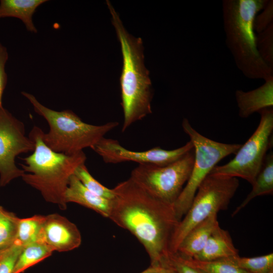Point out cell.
I'll return each instance as SVG.
<instances>
[{
  "instance_id": "obj_1",
  "label": "cell",
  "mask_w": 273,
  "mask_h": 273,
  "mask_svg": "<svg viewBox=\"0 0 273 273\" xmlns=\"http://www.w3.org/2000/svg\"><path fill=\"white\" fill-rule=\"evenodd\" d=\"M112 189L114 198L108 218L139 241L151 265L160 266L169 253L171 237L179 222L173 205L152 196L130 178Z\"/></svg>"
},
{
  "instance_id": "obj_2",
  "label": "cell",
  "mask_w": 273,
  "mask_h": 273,
  "mask_svg": "<svg viewBox=\"0 0 273 273\" xmlns=\"http://www.w3.org/2000/svg\"><path fill=\"white\" fill-rule=\"evenodd\" d=\"M106 4L122 55L120 84L123 112L122 132H124L132 124L152 113V82L144 63L142 38L130 34L110 2L106 1Z\"/></svg>"
},
{
  "instance_id": "obj_3",
  "label": "cell",
  "mask_w": 273,
  "mask_h": 273,
  "mask_svg": "<svg viewBox=\"0 0 273 273\" xmlns=\"http://www.w3.org/2000/svg\"><path fill=\"white\" fill-rule=\"evenodd\" d=\"M43 130L34 126L29 134L34 142L33 153L24 158L20 164L25 173L22 179L40 192L44 200L57 204L62 210L67 208L65 194L71 176L76 169L85 163L86 157L83 151L66 155L56 152L43 142Z\"/></svg>"
},
{
  "instance_id": "obj_4",
  "label": "cell",
  "mask_w": 273,
  "mask_h": 273,
  "mask_svg": "<svg viewBox=\"0 0 273 273\" xmlns=\"http://www.w3.org/2000/svg\"><path fill=\"white\" fill-rule=\"evenodd\" d=\"M268 0H223L225 43L237 68L251 79L273 76L271 68L261 58L256 46L254 21Z\"/></svg>"
},
{
  "instance_id": "obj_5",
  "label": "cell",
  "mask_w": 273,
  "mask_h": 273,
  "mask_svg": "<svg viewBox=\"0 0 273 273\" xmlns=\"http://www.w3.org/2000/svg\"><path fill=\"white\" fill-rule=\"evenodd\" d=\"M22 94L32 104L35 112L47 121L49 131H43L41 138L49 148L57 153L72 155L87 148L92 149L119 124L116 121L102 125L87 123L71 110H53L41 104L32 94L25 92Z\"/></svg>"
},
{
  "instance_id": "obj_6",
  "label": "cell",
  "mask_w": 273,
  "mask_h": 273,
  "mask_svg": "<svg viewBox=\"0 0 273 273\" xmlns=\"http://www.w3.org/2000/svg\"><path fill=\"white\" fill-rule=\"evenodd\" d=\"M239 186L238 178L209 174L198 189L189 209L173 232L169 252L177 251L184 238L195 225L210 215L226 210Z\"/></svg>"
},
{
  "instance_id": "obj_7",
  "label": "cell",
  "mask_w": 273,
  "mask_h": 273,
  "mask_svg": "<svg viewBox=\"0 0 273 273\" xmlns=\"http://www.w3.org/2000/svg\"><path fill=\"white\" fill-rule=\"evenodd\" d=\"M181 125L193 144L194 160L190 177L173 204L179 221L189 209L198 189L213 168L223 158L235 154L242 145L208 139L196 130L186 118L183 119Z\"/></svg>"
},
{
  "instance_id": "obj_8",
  "label": "cell",
  "mask_w": 273,
  "mask_h": 273,
  "mask_svg": "<svg viewBox=\"0 0 273 273\" xmlns=\"http://www.w3.org/2000/svg\"><path fill=\"white\" fill-rule=\"evenodd\" d=\"M259 124L249 139L242 145L235 156L223 165H216L209 174L230 177H240L251 185L259 172L267 152L272 146L273 108L261 110Z\"/></svg>"
},
{
  "instance_id": "obj_9",
  "label": "cell",
  "mask_w": 273,
  "mask_h": 273,
  "mask_svg": "<svg viewBox=\"0 0 273 273\" xmlns=\"http://www.w3.org/2000/svg\"><path fill=\"white\" fill-rule=\"evenodd\" d=\"M194 160L193 149L166 165L139 164L131 171L129 178L152 196L173 205L190 177Z\"/></svg>"
},
{
  "instance_id": "obj_10",
  "label": "cell",
  "mask_w": 273,
  "mask_h": 273,
  "mask_svg": "<svg viewBox=\"0 0 273 273\" xmlns=\"http://www.w3.org/2000/svg\"><path fill=\"white\" fill-rule=\"evenodd\" d=\"M34 142L25 135L23 123L0 107V187L8 185L25 173L16 164V157L33 152Z\"/></svg>"
},
{
  "instance_id": "obj_11",
  "label": "cell",
  "mask_w": 273,
  "mask_h": 273,
  "mask_svg": "<svg viewBox=\"0 0 273 273\" xmlns=\"http://www.w3.org/2000/svg\"><path fill=\"white\" fill-rule=\"evenodd\" d=\"M193 149V144L189 141L184 146L173 150H165L157 147L146 151H134L123 147L117 140L105 137L92 148L106 163L131 161L139 164H152L159 166L176 161Z\"/></svg>"
},
{
  "instance_id": "obj_12",
  "label": "cell",
  "mask_w": 273,
  "mask_h": 273,
  "mask_svg": "<svg viewBox=\"0 0 273 273\" xmlns=\"http://www.w3.org/2000/svg\"><path fill=\"white\" fill-rule=\"evenodd\" d=\"M40 242L54 251L66 252L79 247L81 236L74 223L59 214H52L44 216Z\"/></svg>"
},
{
  "instance_id": "obj_13",
  "label": "cell",
  "mask_w": 273,
  "mask_h": 273,
  "mask_svg": "<svg viewBox=\"0 0 273 273\" xmlns=\"http://www.w3.org/2000/svg\"><path fill=\"white\" fill-rule=\"evenodd\" d=\"M263 84L248 92L237 90L235 97L239 115L247 118L255 112L273 106V76L264 80Z\"/></svg>"
},
{
  "instance_id": "obj_14",
  "label": "cell",
  "mask_w": 273,
  "mask_h": 273,
  "mask_svg": "<svg viewBox=\"0 0 273 273\" xmlns=\"http://www.w3.org/2000/svg\"><path fill=\"white\" fill-rule=\"evenodd\" d=\"M65 199L67 204L75 203L93 210L106 218L109 217L112 200L88 190L74 174L69 179Z\"/></svg>"
},
{
  "instance_id": "obj_15",
  "label": "cell",
  "mask_w": 273,
  "mask_h": 273,
  "mask_svg": "<svg viewBox=\"0 0 273 273\" xmlns=\"http://www.w3.org/2000/svg\"><path fill=\"white\" fill-rule=\"evenodd\" d=\"M219 225L217 214L210 215L189 232L176 252L185 257L194 258L203 249L212 233Z\"/></svg>"
},
{
  "instance_id": "obj_16",
  "label": "cell",
  "mask_w": 273,
  "mask_h": 273,
  "mask_svg": "<svg viewBox=\"0 0 273 273\" xmlns=\"http://www.w3.org/2000/svg\"><path fill=\"white\" fill-rule=\"evenodd\" d=\"M239 255L227 230L217 226L212 233L205 246L194 258L202 261L230 258Z\"/></svg>"
},
{
  "instance_id": "obj_17",
  "label": "cell",
  "mask_w": 273,
  "mask_h": 273,
  "mask_svg": "<svg viewBox=\"0 0 273 273\" xmlns=\"http://www.w3.org/2000/svg\"><path fill=\"white\" fill-rule=\"evenodd\" d=\"M47 1L46 0H1L0 1V19L14 17L20 19L27 30L36 33L32 16L36 9Z\"/></svg>"
},
{
  "instance_id": "obj_18",
  "label": "cell",
  "mask_w": 273,
  "mask_h": 273,
  "mask_svg": "<svg viewBox=\"0 0 273 273\" xmlns=\"http://www.w3.org/2000/svg\"><path fill=\"white\" fill-rule=\"evenodd\" d=\"M252 189L242 202L234 210L236 215L254 198L257 196L272 195L273 193V153L266 154L262 166L252 185Z\"/></svg>"
},
{
  "instance_id": "obj_19",
  "label": "cell",
  "mask_w": 273,
  "mask_h": 273,
  "mask_svg": "<svg viewBox=\"0 0 273 273\" xmlns=\"http://www.w3.org/2000/svg\"><path fill=\"white\" fill-rule=\"evenodd\" d=\"M53 250L43 242H36L23 247L13 273H22L28 268L51 256Z\"/></svg>"
},
{
  "instance_id": "obj_20",
  "label": "cell",
  "mask_w": 273,
  "mask_h": 273,
  "mask_svg": "<svg viewBox=\"0 0 273 273\" xmlns=\"http://www.w3.org/2000/svg\"><path fill=\"white\" fill-rule=\"evenodd\" d=\"M44 216L36 215L18 219L14 242L24 247L30 244L40 242Z\"/></svg>"
},
{
  "instance_id": "obj_21",
  "label": "cell",
  "mask_w": 273,
  "mask_h": 273,
  "mask_svg": "<svg viewBox=\"0 0 273 273\" xmlns=\"http://www.w3.org/2000/svg\"><path fill=\"white\" fill-rule=\"evenodd\" d=\"M183 256L190 264L205 273H248L238 266L232 257L202 261Z\"/></svg>"
},
{
  "instance_id": "obj_22",
  "label": "cell",
  "mask_w": 273,
  "mask_h": 273,
  "mask_svg": "<svg viewBox=\"0 0 273 273\" xmlns=\"http://www.w3.org/2000/svg\"><path fill=\"white\" fill-rule=\"evenodd\" d=\"M240 268L248 273H270L273 271V253L253 257H233Z\"/></svg>"
},
{
  "instance_id": "obj_23",
  "label": "cell",
  "mask_w": 273,
  "mask_h": 273,
  "mask_svg": "<svg viewBox=\"0 0 273 273\" xmlns=\"http://www.w3.org/2000/svg\"><path fill=\"white\" fill-rule=\"evenodd\" d=\"M19 218L14 214L0 210V248L4 250L10 246L15 240Z\"/></svg>"
},
{
  "instance_id": "obj_24",
  "label": "cell",
  "mask_w": 273,
  "mask_h": 273,
  "mask_svg": "<svg viewBox=\"0 0 273 273\" xmlns=\"http://www.w3.org/2000/svg\"><path fill=\"white\" fill-rule=\"evenodd\" d=\"M74 175L88 190L103 198L113 200L114 193L113 189H109L97 180L89 173L85 163L80 165L75 170Z\"/></svg>"
},
{
  "instance_id": "obj_25",
  "label": "cell",
  "mask_w": 273,
  "mask_h": 273,
  "mask_svg": "<svg viewBox=\"0 0 273 273\" xmlns=\"http://www.w3.org/2000/svg\"><path fill=\"white\" fill-rule=\"evenodd\" d=\"M256 46L263 60L273 69V23L256 34Z\"/></svg>"
},
{
  "instance_id": "obj_26",
  "label": "cell",
  "mask_w": 273,
  "mask_h": 273,
  "mask_svg": "<svg viewBox=\"0 0 273 273\" xmlns=\"http://www.w3.org/2000/svg\"><path fill=\"white\" fill-rule=\"evenodd\" d=\"M23 248L14 242L0 254V273H13L17 259Z\"/></svg>"
},
{
  "instance_id": "obj_27",
  "label": "cell",
  "mask_w": 273,
  "mask_h": 273,
  "mask_svg": "<svg viewBox=\"0 0 273 273\" xmlns=\"http://www.w3.org/2000/svg\"><path fill=\"white\" fill-rule=\"evenodd\" d=\"M165 260L177 273H205L200 269L190 264L185 258L177 252H169Z\"/></svg>"
},
{
  "instance_id": "obj_28",
  "label": "cell",
  "mask_w": 273,
  "mask_h": 273,
  "mask_svg": "<svg viewBox=\"0 0 273 273\" xmlns=\"http://www.w3.org/2000/svg\"><path fill=\"white\" fill-rule=\"evenodd\" d=\"M273 23V1L268 2L262 10V12L257 15L254 21V29L257 33L265 30L269 25Z\"/></svg>"
},
{
  "instance_id": "obj_29",
  "label": "cell",
  "mask_w": 273,
  "mask_h": 273,
  "mask_svg": "<svg viewBox=\"0 0 273 273\" xmlns=\"http://www.w3.org/2000/svg\"><path fill=\"white\" fill-rule=\"evenodd\" d=\"M8 59L7 48L0 42V107L2 106V98L7 83V75L5 65Z\"/></svg>"
},
{
  "instance_id": "obj_30",
  "label": "cell",
  "mask_w": 273,
  "mask_h": 273,
  "mask_svg": "<svg viewBox=\"0 0 273 273\" xmlns=\"http://www.w3.org/2000/svg\"><path fill=\"white\" fill-rule=\"evenodd\" d=\"M161 269L159 273H177V272L170 266L164 259L160 265Z\"/></svg>"
},
{
  "instance_id": "obj_31",
  "label": "cell",
  "mask_w": 273,
  "mask_h": 273,
  "mask_svg": "<svg viewBox=\"0 0 273 273\" xmlns=\"http://www.w3.org/2000/svg\"><path fill=\"white\" fill-rule=\"evenodd\" d=\"M160 269V266H154L151 265L150 267L141 273H159Z\"/></svg>"
},
{
  "instance_id": "obj_32",
  "label": "cell",
  "mask_w": 273,
  "mask_h": 273,
  "mask_svg": "<svg viewBox=\"0 0 273 273\" xmlns=\"http://www.w3.org/2000/svg\"><path fill=\"white\" fill-rule=\"evenodd\" d=\"M3 250H2V249H1L0 248V254L1 253V252H2Z\"/></svg>"
},
{
  "instance_id": "obj_33",
  "label": "cell",
  "mask_w": 273,
  "mask_h": 273,
  "mask_svg": "<svg viewBox=\"0 0 273 273\" xmlns=\"http://www.w3.org/2000/svg\"><path fill=\"white\" fill-rule=\"evenodd\" d=\"M2 208V207L1 206H0V210H1V209Z\"/></svg>"
},
{
  "instance_id": "obj_34",
  "label": "cell",
  "mask_w": 273,
  "mask_h": 273,
  "mask_svg": "<svg viewBox=\"0 0 273 273\" xmlns=\"http://www.w3.org/2000/svg\"><path fill=\"white\" fill-rule=\"evenodd\" d=\"M270 273H273V271H272V272H270Z\"/></svg>"
}]
</instances>
